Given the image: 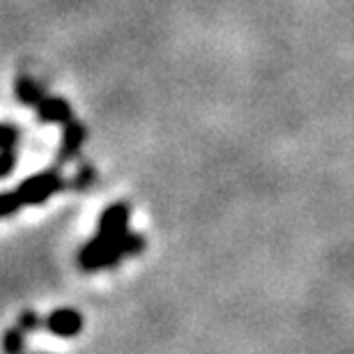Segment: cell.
<instances>
[{
	"label": "cell",
	"mask_w": 354,
	"mask_h": 354,
	"mask_svg": "<svg viewBox=\"0 0 354 354\" xmlns=\"http://www.w3.org/2000/svg\"><path fill=\"white\" fill-rule=\"evenodd\" d=\"M145 239L133 232H124L122 237L113 239V242H104L102 237H92L90 242L83 246L79 253V265L86 272H97V269H106L118 265L120 260L127 256H136L143 251Z\"/></svg>",
	"instance_id": "1"
},
{
	"label": "cell",
	"mask_w": 354,
	"mask_h": 354,
	"mask_svg": "<svg viewBox=\"0 0 354 354\" xmlns=\"http://www.w3.org/2000/svg\"><path fill=\"white\" fill-rule=\"evenodd\" d=\"M62 189V177L55 171H46L39 175L28 177L19 184V194L24 198L26 205H39L48 201L53 194H58Z\"/></svg>",
	"instance_id": "2"
},
{
	"label": "cell",
	"mask_w": 354,
	"mask_h": 354,
	"mask_svg": "<svg viewBox=\"0 0 354 354\" xmlns=\"http://www.w3.org/2000/svg\"><path fill=\"white\" fill-rule=\"evenodd\" d=\"M127 223H129V207H127V203H113L99 216L97 237H102L104 242H113V239L122 237L124 232H129Z\"/></svg>",
	"instance_id": "3"
},
{
	"label": "cell",
	"mask_w": 354,
	"mask_h": 354,
	"mask_svg": "<svg viewBox=\"0 0 354 354\" xmlns=\"http://www.w3.org/2000/svg\"><path fill=\"white\" fill-rule=\"evenodd\" d=\"M46 329L55 336L72 338L83 329V317L74 308H58L46 317Z\"/></svg>",
	"instance_id": "4"
},
{
	"label": "cell",
	"mask_w": 354,
	"mask_h": 354,
	"mask_svg": "<svg viewBox=\"0 0 354 354\" xmlns=\"http://www.w3.org/2000/svg\"><path fill=\"white\" fill-rule=\"evenodd\" d=\"M37 118L39 122L65 124L72 120V106L60 97H44L37 104Z\"/></svg>",
	"instance_id": "5"
},
{
	"label": "cell",
	"mask_w": 354,
	"mask_h": 354,
	"mask_svg": "<svg viewBox=\"0 0 354 354\" xmlns=\"http://www.w3.org/2000/svg\"><path fill=\"white\" fill-rule=\"evenodd\" d=\"M83 143H86V127L81 122H74V120L65 122V129H62V143H60V159L69 161L81 150Z\"/></svg>",
	"instance_id": "6"
},
{
	"label": "cell",
	"mask_w": 354,
	"mask_h": 354,
	"mask_svg": "<svg viewBox=\"0 0 354 354\" xmlns=\"http://www.w3.org/2000/svg\"><path fill=\"white\" fill-rule=\"evenodd\" d=\"M17 97H19L21 104L37 106L46 95H44V90H41V86L35 79H30V76H19V81H17Z\"/></svg>",
	"instance_id": "7"
},
{
	"label": "cell",
	"mask_w": 354,
	"mask_h": 354,
	"mask_svg": "<svg viewBox=\"0 0 354 354\" xmlns=\"http://www.w3.org/2000/svg\"><path fill=\"white\" fill-rule=\"evenodd\" d=\"M24 198H21L19 189L17 191H10V194H0V218L3 216H10L14 212H19L24 207Z\"/></svg>",
	"instance_id": "8"
},
{
	"label": "cell",
	"mask_w": 354,
	"mask_h": 354,
	"mask_svg": "<svg viewBox=\"0 0 354 354\" xmlns=\"http://www.w3.org/2000/svg\"><path fill=\"white\" fill-rule=\"evenodd\" d=\"M26 331L17 327V329H7L3 334V350L5 352H19L24 350V343H26Z\"/></svg>",
	"instance_id": "9"
},
{
	"label": "cell",
	"mask_w": 354,
	"mask_h": 354,
	"mask_svg": "<svg viewBox=\"0 0 354 354\" xmlns=\"http://www.w3.org/2000/svg\"><path fill=\"white\" fill-rule=\"evenodd\" d=\"M19 143V129L12 124H0V150H14Z\"/></svg>",
	"instance_id": "10"
},
{
	"label": "cell",
	"mask_w": 354,
	"mask_h": 354,
	"mask_svg": "<svg viewBox=\"0 0 354 354\" xmlns=\"http://www.w3.org/2000/svg\"><path fill=\"white\" fill-rule=\"evenodd\" d=\"M14 164H17V154L14 150H0V177H7L14 171Z\"/></svg>",
	"instance_id": "11"
},
{
	"label": "cell",
	"mask_w": 354,
	"mask_h": 354,
	"mask_svg": "<svg viewBox=\"0 0 354 354\" xmlns=\"http://www.w3.org/2000/svg\"><path fill=\"white\" fill-rule=\"evenodd\" d=\"M37 324H39V317L37 313H32V310H24V313L19 315V327L26 331H32V329H37Z\"/></svg>",
	"instance_id": "12"
},
{
	"label": "cell",
	"mask_w": 354,
	"mask_h": 354,
	"mask_svg": "<svg viewBox=\"0 0 354 354\" xmlns=\"http://www.w3.org/2000/svg\"><path fill=\"white\" fill-rule=\"evenodd\" d=\"M92 180H95V173H92V168H90V166H86L79 175H76V182H74V184H76V189H81V191H83V189H88V187H90V182H92Z\"/></svg>",
	"instance_id": "13"
}]
</instances>
